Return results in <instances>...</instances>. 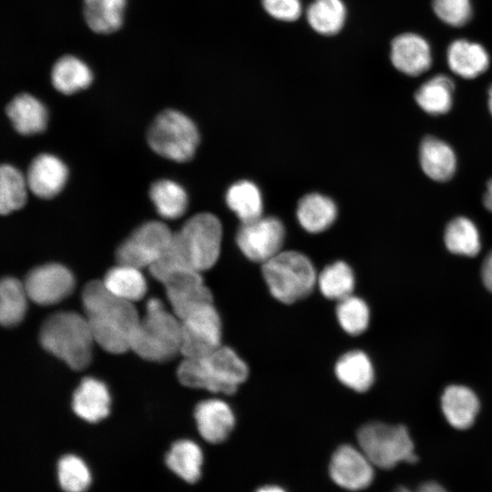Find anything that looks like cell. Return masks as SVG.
<instances>
[{"label":"cell","instance_id":"cell-1","mask_svg":"<svg viewBox=\"0 0 492 492\" xmlns=\"http://www.w3.org/2000/svg\"><path fill=\"white\" fill-rule=\"evenodd\" d=\"M222 239L220 220L209 212L198 213L190 218L176 232L171 241L149 269L151 275L162 282L169 273L181 269L203 272L218 261Z\"/></svg>","mask_w":492,"mask_h":492},{"label":"cell","instance_id":"cell-2","mask_svg":"<svg viewBox=\"0 0 492 492\" xmlns=\"http://www.w3.org/2000/svg\"><path fill=\"white\" fill-rule=\"evenodd\" d=\"M82 303L95 343L111 354L130 350L140 320L133 302L118 298L96 280L85 285Z\"/></svg>","mask_w":492,"mask_h":492},{"label":"cell","instance_id":"cell-3","mask_svg":"<svg viewBox=\"0 0 492 492\" xmlns=\"http://www.w3.org/2000/svg\"><path fill=\"white\" fill-rule=\"evenodd\" d=\"M177 375L188 387L231 395L246 380L248 367L231 348L220 345L205 356L184 358Z\"/></svg>","mask_w":492,"mask_h":492},{"label":"cell","instance_id":"cell-4","mask_svg":"<svg viewBox=\"0 0 492 492\" xmlns=\"http://www.w3.org/2000/svg\"><path fill=\"white\" fill-rule=\"evenodd\" d=\"M94 342L87 318L75 312L52 314L40 330L42 346L74 370L88 365Z\"/></svg>","mask_w":492,"mask_h":492},{"label":"cell","instance_id":"cell-5","mask_svg":"<svg viewBox=\"0 0 492 492\" xmlns=\"http://www.w3.org/2000/svg\"><path fill=\"white\" fill-rule=\"evenodd\" d=\"M180 347L181 321L169 313L161 301L149 299L133 333L130 350L145 360L164 362L180 354Z\"/></svg>","mask_w":492,"mask_h":492},{"label":"cell","instance_id":"cell-6","mask_svg":"<svg viewBox=\"0 0 492 492\" xmlns=\"http://www.w3.org/2000/svg\"><path fill=\"white\" fill-rule=\"evenodd\" d=\"M262 274L272 296L283 303L305 298L318 278L309 258L295 251H282L262 263Z\"/></svg>","mask_w":492,"mask_h":492},{"label":"cell","instance_id":"cell-7","mask_svg":"<svg viewBox=\"0 0 492 492\" xmlns=\"http://www.w3.org/2000/svg\"><path fill=\"white\" fill-rule=\"evenodd\" d=\"M359 448L374 466L391 469L401 462L415 463L414 443L403 425L379 422L363 425L357 433Z\"/></svg>","mask_w":492,"mask_h":492},{"label":"cell","instance_id":"cell-8","mask_svg":"<svg viewBox=\"0 0 492 492\" xmlns=\"http://www.w3.org/2000/svg\"><path fill=\"white\" fill-rule=\"evenodd\" d=\"M147 138L149 147L156 153L177 162L191 159L200 140L195 123L174 109H166L156 117Z\"/></svg>","mask_w":492,"mask_h":492},{"label":"cell","instance_id":"cell-9","mask_svg":"<svg viewBox=\"0 0 492 492\" xmlns=\"http://www.w3.org/2000/svg\"><path fill=\"white\" fill-rule=\"evenodd\" d=\"M173 232L163 222L151 220L138 227L118 248V264L150 267L169 247Z\"/></svg>","mask_w":492,"mask_h":492},{"label":"cell","instance_id":"cell-10","mask_svg":"<svg viewBox=\"0 0 492 492\" xmlns=\"http://www.w3.org/2000/svg\"><path fill=\"white\" fill-rule=\"evenodd\" d=\"M180 321V354L184 358L205 356L221 345V322L212 303L193 311Z\"/></svg>","mask_w":492,"mask_h":492},{"label":"cell","instance_id":"cell-11","mask_svg":"<svg viewBox=\"0 0 492 492\" xmlns=\"http://www.w3.org/2000/svg\"><path fill=\"white\" fill-rule=\"evenodd\" d=\"M284 238L285 229L278 218L261 216L241 223L236 242L246 258L264 263L282 251Z\"/></svg>","mask_w":492,"mask_h":492},{"label":"cell","instance_id":"cell-12","mask_svg":"<svg viewBox=\"0 0 492 492\" xmlns=\"http://www.w3.org/2000/svg\"><path fill=\"white\" fill-rule=\"evenodd\" d=\"M200 273L192 269L177 270L162 282L172 313L179 320L193 311L212 303L211 292Z\"/></svg>","mask_w":492,"mask_h":492},{"label":"cell","instance_id":"cell-13","mask_svg":"<svg viewBox=\"0 0 492 492\" xmlns=\"http://www.w3.org/2000/svg\"><path fill=\"white\" fill-rule=\"evenodd\" d=\"M24 285L31 301L40 305H50L59 302L72 292L75 279L65 266L47 263L30 271Z\"/></svg>","mask_w":492,"mask_h":492},{"label":"cell","instance_id":"cell-14","mask_svg":"<svg viewBox=\"0 0 492 492\" xmlns=\"http://www.w3.org/2000/svg\"><path fill=\"white\" fill-rule=\"evenodd\" d=\"M329 475L333 483L341 488L360 491L372 484L374 466L360 448L343 445L331 457Z\"/></svg>","mask_w":492,"mask_h":492},{"label":"cell","instance_id":"cell-15","mask_svg":"<svg viewBox=\"0 0 492 492\" xmlns=\"http://www.w3.org/2000/svg\"><path fill=\"white\" fill-rule=\"evenodd\" d=\"M391 61L400 72L416 77L431 67V50L426 40L414 33L395 36L391 43Z\"/></svg>","mask_w":492,"mask_h":492},{"label":"cell","instance_id":"cell-16","mask_svg":"<svg viewBox=\"0 0 492 492\" xmlns=\"http://www.w3.org/2000/svg\"><path fill=\"white\" fill-rule=\"evenodd\" d=\"M68 176L65 163L57 157L43 153L36 156L27 170L29 190L37 197L51 199L64 188Z\"/></svg>","mask_w":492,"mask_h":492},{"label":"cell","instance_id":"cell-17","mask_svg":"<svg viewBox=\"0 0 492 492\" xmlns=\"http://www.w3.org/2000/svg\"><path fill=\"white\" fill-rule=\"evenodd\" d=\"M194 417L200 435L211 444L225 441L235 425L232 410L220 399H208L199 403L194 411Z\"/></svg>","mask_w":492,"mask_h":492},{"label":"cell","instance_id":"cell-18","mask_svg":"<svg viewBox=\"0 0 492 492\" xmlns=\"http://www.w3.org/2000/svg\"><path fill=\"white\" fill-rule=\"evenodd\" d=\"M72 407L80 418L97 423L109 413L110 396L104 383L93 378H84L73 395Z\"/></svg>","mask_w":492,"mask_h":492},{"label":"cell","instance_id":"cell-19","mask_svg":"<svg viewBox=\"0 0 492 492\" xmlns=\"http://www.w3.org/2000/svg\"><path fill=\"white\" fill-rule=\"evenodd\" d=\"M419 161L425 174L440 182L450 179L456 169V158L452 148L432 136L425 137L422 140Z\"/></svg>","mask_w":492,"mask_h":492},{"label":"cell","instance_id":"cell-20","mask_svg":"<svg viewBox=\"0 0 492 492\" xmlns=\"http://www.w3.org/2000/svg\"><path fill=\"white\" fill-rule=\"evenodd\" d=\"M449 68L456 75L472 79L483 74L489 66V56L479 44L457 39L452 42L446 51Z\"/></svg>","mask_w":492,"mask_h":492},{"label":"cell","instance_id":"cell-21","mask_svg":"<svg viewBox=\"0 0 492 492\" xmlns=\"http://www.w3.org/2000/svg\"><path fill=\"white\" fill-rule=\"evenodd\" d=\"M441 407L447 422L459 430L470 427L479 410L475 393L463 385H450L443 393Z\"/></svg>","mask_w":492,"mask_h":492},{"label":"cell","instance_id":"cell-22","mask_svg":"<svg viewBox=\"0 0 492 492\" xmlns=\"http://www.w3.org/2000/svg\"><path fill=\"white\" fill-rule=\"evenodd\" d=\"M6 114L16 131L23 135L42 132L47 124L46 107L27 93L15 96L7 105Z\"/></svg>","mask_w":492,"mask_h":492},{"label":"cell","instance_id":"cell-23","mask_svg":"<svg viewBox=\"0 0 492 492\" xmlns=\"http://www.w3.org/2000/svg\"><path fill=\"white\" fill-rule=\"evenodd\" d=\"M296 217L303 230L310 233H320L335 221L337 207L331 198L313 192L299 200Z\"/></svg>","mask_w":492,"mask_h":492},{"label":"cell","instance_id":"cell-24","mask_svg":"<svg viewBox=\"0 0 492 492\" xmlns=\"http://www.w3.org/2000/svg\"><path fill=\"white\" fill-rule=\"evenodd\" d=\"M165 462L173 473L187 483L194 484L201 477L202 450L191 440L180 439L174 442L166 455Z\"/></svg>","mask_w":492,"mask_h":492},{"label":"cell","instance_id":"cell-25","mask_svg":"<svg viewBox=\"0 0 492 492\" xmlns=\"http://www.w3.org/2000/svg\"><path fill=\"white\" fill-rule=\"evenodd\" d=\"M92 78V72L87 65L72 55L60 56L51 70L54 87L66 95L87 88Z\"/></svg>","mask_w":492,"mask_h":492},{"label":"cell","instance_id":"cell-26","mask_svg":"<svg viewBox=\"0 0 492 492\" xmlns=\"http://www.w3.org/2000/svg\"><path fill=\"white\" fill-rule=\"evenodd\" d=\"M127 0H83V16L88 27L98 34H110L122 25Z\"/></svg>","mask_w":492,"mask_h":492},{"label":"cell","instance_id":"cell-27","mask_svg":"<svg viewBox=\"0 0 492 492\" xmlns=\"http://www.w3.org/2000/svg\"><path fill=\"white\" fill-rule=\"evenodd\" d=\"M140 269L118 264L108 271L103 282L107 289L119 299L134 302L141 300L147 292V283Z\"/></svg>","mask_w":492,"mask_h":492},{"label":"cell","instance_id":"cell-28","mask_svg":"<svg viewBox=\"0 0 492 492\" xmlns=\"http://www.w3.org/2000/svg\"><path fill=\"white\" fill-rule=\"evenodd\" d=\"M335 374L342 384L356 392L368 390L374 381L372 363L362 351H351L341 356Z\"/></svg>","mask_w":492,"mask_h":492},{"label":"cell","instance_id":"cell-29","mask_svg":"<svg viewBox=\"0 0 492 492\" xmlns=\"http://www.w3.org/2000/svg\"><path fill=\"white\" fill-rule=\"evenodd\" d=\"M453 80L445 75H436L422 84L415 94L418 106L430 115L448 112L453 104Z\"/></svg>","mask_w":492,"mask_h":492},{"label":"cell","instance_id":"cell-30","mask_svg":"<svg viewBox=\"0 0 492 492\" xmlns=\"http://www.w3.org/2000/svg\"><path fill=\"white\" fill-rule=\"evenodd\" d=\"M226 204L241 220L247 222L262 216L263 200L260 189L250 180L233 183L227 190Z\"/></svg>","mask_w":492,"mask_h":492},{"label":"cell","instance_id":"cell-31","mask_svg":"<svg viewBox=\"0 0 492 492\" xmlns=\"http://www.w3.org/2000/svg\"><path fill=\"white\" fill-rule=\"evenodd\" d=\"M149 196L158 213L165 219H178L188 208L186 190L179 183L169 179H159L152 183Z\"/></svg>","mask_w":492,"mask_h":492},{"label":"cell","instance_id":"cell-32","mask_svg":"<svg viewBox=\"0 0 492 492\" xmlns=\"http://www.w3.org/2000/svg\"><path fill=\"white\" fill-rule=\"evenodd\" d=\"M444 241L447 250L457 255L474 257L481 249L479 231L466 217H456L446 225Z\"/></svg>","mask_w":492,"mask_h":492},{"label":"cell","instance_id":"cell-33","mask_svg":"<svg viewBox=\"0 0 492 492\" xmlns=\"http://www.w3.org/2000/svg\"><path fill=\"white\" fill-rule=\"evenodd\" d=\"M346 10L341 0H314L307 10L311 26L320 34L331 36L343 26Z\"/></svg>","mask_w":492,"mask_h":492},{"label":"cell","instance_id":"cell-34","mask_svg":"<svg viewBox=\"0 0 492 492\" xmlns=\"http://www.w3.org/2000/svg\"><path fill=\"white\" fill-rule=\"evenodd\" d=\"M27 294L17 279L5 277L0 284V321L4 326L20 323L26 313Z\"/></svg>","mask_w":492,"mask_h":492},{"label":"cell","instance_id":"cell-35","mask_svg":"<svg viewBox=\"0 0 492 492\" xmlns=\"http://www.w3.org/2000/svg\"><path fill=\"white\" fill-rule=\"evenodd\" d=\"M26 178L15 167L5 164L0 169V211L5 215L21 209L27 198Z\"/></svg>","mask_w":492,"mask_h":492},{"label":"cell","instance_id":"cell-36","mask_svg":"<svg viewBox=\"0 0 492 492\" xmlns=\"http://www.w3.org/2000/svg\"><path fill=\"white\" fill-rule=\"evenodd\" d=\"M317 283L326 298L340 301L352 295L354 275L346 262L339 261L323 270L317 278Z\"/></svg>","mask_w":492,"mask_h":492},{"label":"cell","instance_id":"cell-37","mask_svg":"<svg viewBox=\"0 0 492 492\" xmlns=\"http://www.w3.org/2000/svg\"><path fill=\"white\" fill-rule=\"evenodd\" d=\"M57 477L61 488L66 492H85L91 483L87 466L75 455H66L59 459Z\"/></svg>","mask_w":492,"mask_h":492},{"label":"cell","instance_id":"cell-38","mask_svg":"<svg viewBox=\"0 0 492 492\" xmlns=\"http://www.w3.org/2000/svg\"><path fill=\"white\" fill-rule=\"evenodd\" d=\"M336 315L341 327L352 335L364 333L369 324L370 312L367 304L353 295L339 301Z\"/></svg>","mask_w":492,"mask_h":492},{"label":"cell","instance_id":"cell-39","mask_svg":"<svg viewBox=\"0 0 492 492\" xmlns=\"http://www.w3.org/2000/svg\"><path fill=\"white\" fill-rule=\"evenodd\" d=\"M432 7L441 21L452 26H463L472 17L470 0H432Z\"/></svg>","mask_w":492,"mask_h":492},{"label":"cell","instance_id":"cell-40","mask_svg":"<svg viewBox=\"0 0 492 492\" xmlns=\"http://www.w3.org/2000/svg\"><path fill=\"white\" fill-rule=\"evenodd\" d=\"M265 10L273 17L282 21H294L301 15L300 0H262Z\"/></svg>","mask_w":492,"mask_h":492},{"label":"cell","instance_id":"cell-41","mask_svg":"<svg viewBox=\"0 0 492 492\" xmlns=\"http://www.w3.org/2000/svg\"><path fill=\"white\" fill-rule=\"evenodd\" d=\"M394 492H447L441 485L434 481L421 484L415 490L400 486Z\"/></svg>","mask_w":492,"mask_h":492},{"label":"cell","instance_id":"cell-42","mask_svg":"<svg viewBox=\"0 0 492 492\" xmlns=\"http://www.w3.org/2000/svg\"><path fill=\"white\" fill-rule=\"evenodd\" d=\"M481 274L484 285L492 292V251L483 261Z\"/></svg>","mask_w":492,"mask_h":492},{"label":"cell","instance_id":"cell-43","mask_svg":"<svg viewBox=\"0 0 492 492\" xmlns=\"http://www.w3.org/2000/svg\"><path fill=\"white\" fill-rule=\"evenodd\" d=\"M483 202L487 210L492 212V179H490L487 184Z\"/></svg>","mask_w":492,"mask_h":492},{"label":"cell","instance_id":"cell-44","mask_svg":"<svg viewBox=\"0 0 492 492\" xmlns=\"http://www.w3.org/2000/svg\"><path fill=\"white\" fill-rule=\"evenodd\" d=\"M255 492H286V490L277 485H265L257 488Z\"/></svg>","mask_w":492,"mask_h":492},{"label":"cell","instance_id":"cell-45","mask_svg":"<svg viewBox=\"0 0 492 492\" xmlns=\"http://www.w3.org/2000/svg\"><path fill=\"white\" fill-rule=\"evenodd\" d=\"M488 108H489V111L492 115V85L490 86L489 89H488Z\"/></svg>","mask_w":492,"mask_h":492}]
</instances>
